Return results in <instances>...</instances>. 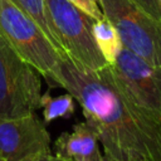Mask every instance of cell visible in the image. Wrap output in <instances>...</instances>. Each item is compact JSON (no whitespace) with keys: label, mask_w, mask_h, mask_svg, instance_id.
<instances>
[{"label":"cell","mask_w":161,"mask_h":161,"mask_svg":"<svg viewBox=\"0 0 161 161\" xmlns=\"http://www.w3.org/2000/svg\"><path fill=\"white\" fill-rule=\"evenodd\" d=\"M54 83L80 104L86 122L98 137H108L146 161H161V130L128 102L113 82L108 65L92 72L62 58Z\"/></svg>","instance_id":"1"},{"label":"cell","mask_w":161,"mask_h":161,"mask_svg":"<svg viewBox=\"0 0 161 161\" xmlns=\"http://www.w3.org/2000/svg\"><path fill=\"white\" fill-rule=\"evenodd\" d=\"M0 36L40 75L54 83L63 57L39 25L11 0H0Z\"/></svg>","instance_id":"2"},{"label":"cell","mask_w":161,"mask_h":161,"mask_svg":"<svg viewBox=\"0 0 161 161\" xmlns=\"http://www.w3.org/2000/svg\"><path fill=\"white\" fill-rule=\"evenodd\" d=\"M44 3L67 59L78 68L92 72L107 67L93 38V19L68 0H44Z\"/></svg>","instance_id":"3"},{"label":"cell","mask_w":161,"mask_h":161,"mask_svg":"<svg viewBox=\"0 0 161 161\" xmlns=\"http://www.w3.org/2000/svg\"><path fill=\"white\" fill-rule=\"evenodd\" d=\"M108 70L128 102L161 130V68L122 48Z\"/></svg>","instance_id":"4"},{"label":"cell","mask_w":161,"mask_h":161,"mask_svg":"<svg viewBox=\"0 0 161 161\" xmlns=\"http://www.w3.org/2000/svg\"><path fill=\"white\" fill-rule=\"evenodd\" d=\"M39 73L0 36V121L40 108Z\"/></svg>","instance_id":"5"},{"label":"cell","mask_w":161,"mask_h":161,"mask_svg":"<svg viewBox=\"0 0 161 161\" xmlns=\"http://www.w3.org/2000/svg\"><path fill=\"white\" fill-rule=\"evenodd\" d=\"M99 6L117 29L125 49L161 68V23L132 0H99Z\"/></svg>","instance_id":"6"},{"label":"cell","mask_w":161,"mask_h":161,"mask_svg":"<svg viewBox=\"0 0 161 161\" xmlns=\"http://www.w3.org/2000/svg\"><path fill=\"white\" fill-rule=\"evenodd\" d=\"M47 153H52L50 136L35 113L0 121L3 161H35Z\"/></svg>","instance_id":"7"},{"label":"cell","mask_w":161,"mask_h":161,"mask_svg":"<svg viewBox=\"0 0 161 161\" xmlns=\"http://www.w3.org/2000/svg\"><path fill=\"white\" fill-rule=\"evenodd\" d=\"M54 156L60 161H103L96 130L86 121L75 123L54 142Z\"/></svg>","instance_id":"8"},{"label":"cell","mask_w":161,"mask_h":161,"mask_svg":"<svg viewBox=\"0 0 161 161\" xmlns=\"http://www.w3.org/2000/svg\"><path fill=\"white\" fill-rule=\"evenodd\" d=\"M92 31L99 53L106 63L111 65L123 48L117 29L104 15H102L99 19L93 20Z\"/></svg>","instance_id":"9"},{"label":"cell","mask_w":161,"mask_h":161,"mask_svg":"<svg viewBox=\"0 0 161 161\" xmlns=\"http://www.w3.org/2000/svg\"><path fill=\"white\" fill-rule=\"evenodd\" d=\"M13 3H15L24 13H26L38 25L39 28L44 31V34L47 35V38L50 40V43L54 45V48L60 53V55L63 58H67L62 45L52 28V24L49 21L48 14H47V9H45V3L44 0H11Z\"/></svg>","instance_id":"10"},{"label":"cell","mask_w":161,"mask_h":161,"mask_svg":"<svg viewBox=\"0 0 161 161\" xmlns=\"http://www.w3.org/2000/svg\"><path fill=\"white\" fill-rule=\"evenodd\" d=\"M40 107L43 108L44 123H49L58 118H69L74 113V98L69 93L52 97L47 92L42 94Z\"/></svg>","instance_id":"11"},{"label":"cell","mask_w":161,"mask_h":161,"mask_svg":"<svg viewBox=\"0 0 161 161\" xmlns=\"http://www.w3.org/2000/svg\"><path fill=\"white\" fill-rule=\"evenodd\" d=\"M98 140L103 148V161H146L135 151L119 146L108 137L99 136Z\"/></svg>","instance_id":"12"},{"label":"cell","mask_w":161,"mask_h":161,"mask_svg":"<svg viewBox=\"0 0 161 161\" xmlns=\"http://www.w3.org/2000/svg\"><path fill=\"white\" fill-rule=\"evenodd\" d=\"M68 1L74 6H77L78 9H80L83 13H86L93 20H97L103 15L99 6V0H68Z\"/></svg>","instance_id":"13"},{"label":"cell","mask_w":161,"mask_h":161,"mask_svg":"<svg viewBox=\"0 0 161 161\" xmlns=\"http://www.w3.org/2000/svg\"><path fill=\"white\" fill-rule=\"evenodd\" d=\"M132 1L151 18L161 23V5L158 0H132Z\"/></svg>","instance_id":"14"},{"label":"cell","mask_w":161,"mask_h":161,"mask_svg":"<svg viewBox=\"0 0 161 161\" xmlns=\"http://www.w3.org/2000/svg\"><path fill=\"white\" fill-rule=\"evenodd\" d=\"M35 161H60L58 157H55L53 153H47V155H43V156H39Z\"/></svg>","instance_id":"15"},{"label":"cell","mask_w":161,"mask_h":161,"mask_svg":"<svg viewBox=\"0 0 161 161\" xmlns=\"http://www.w3.org/2000/svg\"><path fill=\"white\" fill-rule=\"evenodd\" d=\"M158 1H160V5H161V0H158Z\"/></svg>","instance_id":"16"},{"label":"cell","mask_w":161,"mask_h":161,"mask_svg":"<svg viewBox=\"0 0 161 161\" xmlns=\"http://www.w3.org/2000/svg\"><path fill=\"white\" fill-rule=\"evenodd\" d=\"M0 161H3V160H1V158H0Z\"/></svg>","instance_id":"17"}]
</instances>
